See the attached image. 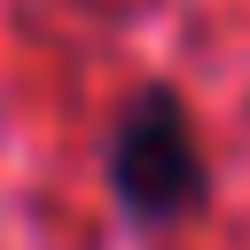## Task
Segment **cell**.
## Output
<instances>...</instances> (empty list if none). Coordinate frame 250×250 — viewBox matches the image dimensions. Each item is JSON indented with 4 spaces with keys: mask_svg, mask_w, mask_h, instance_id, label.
<instances>
[{
    "mask_svg": "<svg viewBox=\"0 0 250 250\" xmlns=\"http://www.w3.org/2000/svg\"><path fill=\"white\" fill-rule=\"evenodd\" d=\"M102 172H109V195H117V211L133 227H172V219L203 211V195H211L195 125H188L172 86H141L125 102V117L109 125Z\"/></svg>",
    "mask_w": 250,
    "mask_h": 250,
    "instance_id": "cell-1",
    "label": "cell"
}]
</instances>
